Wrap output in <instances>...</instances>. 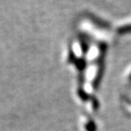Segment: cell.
<instances>
[{"mask_svg":"<svg viewBox=\"0 0 131 131\" xmlns=\"http://www.w3.org/2000/svg\"><path fill=\"white\" fill-rule=\"evenodd\" d=\"M74 63L75 64L76 69L80 72H82L86 68V61H85V59L84 58H76V60L74 61Z\"/></svg>","mask_w":131,"mask_h":131,"instance_id":"2","label":"cell"},{"mask_svg":"<svg viewBox=\"0 0 131 131\" xmlns=\"http://www.w3.org/2000/svg\"><path fill=\"white\" fill-rule=\"evenodd\" d=\"M77 93H78V96H79V97L82 100L83 102H87V101H89V100L91 99V97L90 95L86 92L85 91L83 90L82 88H79V89H78Z\"/></svg>","mask_w":131,"mask_h":131,"instance_id":"4","label":"cell"},{"mask_svg":"<svg viewBox=\"0 0 131 131\" xmlns=\"http://www.w3.org/2000/svg\"><path fill=\"white\" fill-rule=\"evenodd\" d=\"M85 129L86 131H96V125L95 122L92 120H90L87 124H85Z\"/></svg>","mask_w":131,"mask_h":131,"instance_id":"6","label":"cell"},{"mask_svg":"<svg viewBox=\"0 0 131 131\" xmlns=\"http://www.w3.org/2000/svg\"><path fill=\"white\" fill-rule=\"evenodd\" d=\"M117 33L120 35H125V34L131 33V23L125 25V26H123L121 27H118V28L117 29Z\"/></svg>","mask_w":131,"mask_h":131,"instance_id":"5","label":"cell"},{"mask_svg":"<svg viewBox=\"0 0 131 131\" xmlns=\"http://www.w3.org/2000/svg\"><path fill=\"white\" fill-rule=\"evenodd\" d=\"M91 103H92V108L95 111H96L100 107V103L98 102V100H97L95 96L91 97Z\"/></svg>","mask_w":131,"mask_h":131,"instance_id":"7","label":"cell"},{"mask_svg":"<svg viewBox=\"0 0 131 131\" xmlns=\"http://www.w3.org/2000/svg\"><path fill=\"white\" fill-rule=\"evenodd\" d=\"M76 60V58L74 56V51L72 50H69V55H68V61L69 63H74V61Z\"/></svg>","mask_w":131,"mask_h":131,"instance_id":"8","label":"cell"},{"mask_svg":"<svg viewBox=\"0 0 131 131\" xmlns=\"http://www.w3.org/2000/svg\"><path fill=\"white\" fill-rule=\"evenodd\" d=\"M104 64L103 63H101L99 65V69H98V71L95 76V79L93 80V83H92V87L94 90H97L99 87L100 84H101V81H102V79L103 77V74H104Z\"/></svg>","mask_w":131,"mask_h":131,"instance_id":"1","label":"cell"},{"mask_svg":"<svg viewBox=\"0 0 131 131\" xmlns=\"http://www.w3.org/2000/svg\"><path fill=\"white\" fill-rule=\"evenodd\" d=\"M129 80H130V81H131V74L129 75Z\"/></svg>","mask_w":131,"mask_h":131,"instance_id":"9","label":"cell"},{"mask_svg":"<svg viewBox=\"0 0 131 131\" xmlns=\"http://www.w3.org/2000/svg\"><path fill=\"white\" fill-rule=\"evenodd\" d=\"M90 17H91V20H92L96 25H97L98 26L102 27V28H108V27H109V25L107 24V22H106L101 19L96 17L95 15H91Z\"/></svg>","mask_w":131,"mask_h":131,"instance_id":"3","label":"cell"}]
</instances>
